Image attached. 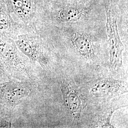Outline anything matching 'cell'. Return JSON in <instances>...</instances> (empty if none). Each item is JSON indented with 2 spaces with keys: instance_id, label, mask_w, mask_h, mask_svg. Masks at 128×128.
<instances>
[{
  "instance_id": "6da1fadb",
  "label": "cell",
  "mask_w": 128,
  "mask_h": 128,
  "mask_svg": "<svg viewBox=\"0 0 128 128\" xmlns=\"http://www.w3.org/2000/svg\"><path fill=\"white\" fill-rule=\"evenodd\" d=\"M42 2L43 28L50 23L73 26L105 17L104 0H48Z\"/></svg>"
},
{
  "instance_id": "7a4b0ae2",
  "label": "cell",
  "mask_w": 128,
  "mask_h": 128,
  "mask_svg": "<svg viewBox=\"0 0 128 128\" xmlns=\"http://www.w3.org/2000/svg\"><path fill=\"white\" fill-rule=\"evenodd\" d=\"M0 60L12 80L32 81L36 79L30 61L20 50L12 37L0 32Z\"/></svg>"
},
{
  "instance_id": "3957f363",
  "label": "cell",
  "mask_w": 128,
  "mask_h": 128,
  "mask_svg": "<svg viewBox=\"0 0 128 128\" xmlns=\"http://www.w3.org/2000/svg\"><path fill=\"white\" fill-rule=\"evenodd\" d=\"M105 15V27L109 52L110 68L118 70L123 64L122 52L124 46L120 36L118 20L124 0H104Z\"/></svg>"
},
{
  "instance_id": "277c9868",
  "label": "cell",
  "mask_w": 128,
  "mask_h": 128,
  "mask_svg": "<svg viewBox=\"0 0 128 128\" xmlns=\"http://www.w3.org/2000/svg\"><path fill=\"white\" fill-rule=\"evenodd\" d=\"M14 21L25 32H38L42 27V0H5Z\"/></svg>"
},
{
  "instance_id": "5b68a950",
  "label": "cell",
  "mask_w": 128,
  "mask_h": 128,
  "mask_svg": "<svg viewBox=\"0 0 128 128\" xmlns=\"http://www.w3.org/2000/svg\"><path fill=\"white\" fill-rule=\"evenodd\" d=\"M18 49L30 62L46 70L50 65L49 50L44 35L36 32H22L12 38Z\"/></svg>"
},
{
  "instance_id": "8992f818",
  "label": "cell",
  "mask_w": 128,
  "mask_h": 128,
  "mask_svg": "<svg viewBox=\"0 0 128 128\" xmlns=\"http://www.w3.org/2000/svg\"><path fill=\"white\" fill-rule=\"evenodd\" d=\"M64 30L70 44L78 53L87 59L95 58V41L92 35L84 30L73 28L71 26L64 27Z\"/></svg>"
},
{
  "instance_id": "52a82bcc",
  "label": "cell",
  "mask_w": 128,
  "mask_h": 128,
  "mask_svg": "<svg viewBox=\"0 0 128 128\" xmlns=\"http://www.w3.org/2000/svg\"><path fill=\"white\" fill-rule=\"evenodd\" d=\"M64 104L74 118H79L85 106V101L73 81L64 79L60 84Z\"/></svg>"
},
{
  "instance_id": "ba28073f",
  "label": "cell",
  "mask_w": 128,
  "mask_h": 128,
  "mask_svg": "<svg viewBox=\"0 0 128 128\" xmlns=\"http://www.w3.org/2000/svg\"><path fill=\"white\" fill-rule=\"evenodd\" d=\"M126 87V82L112 78H104L96 82L91 92L96 97H105L119 94Z\"/></svg>"
},
{
  "instance_id": "9c48e42d",
  "label": "cell",
  "mask_w": 128,
  "mask_h": 128,
  "mask_svg": "<svg viewBox=\"0 0 128 128\" xmlns=\"http://www.w3.org/2000/svg\"><path fill=\"white\" fill-rule=\"evenodd\" d=\"M22 32H25L14 21L7 9L5 0H0V32L12 38Z\"/></svg>"
},
{
  "instance_id": "30bf717a",
  "label": "cell",
  "mask_w": 128,
  "mask_h": 128,
  "mask_svg": "<svg viewBox=\"0 0 128 128\" xmlns=\"http://www.w3.org/2000/svg\"><path fill=\"white\" fill-rule=\"evenodd\" d=\"M15 127L14 119L9 112L0 105V128Z\"/></svg>"
},
{
  "instance_id": "8fae6325",
  "label": "cell",
  "mask_w": 128,
  "mask_h": 128,
  "mask_svg": "<svg viewBox=\"0 0 128 128\" xmlns=\"http://www.w3.org/2000/svg\"><path fill=\"white\" fill-rule=\"evenodd\" d=\"M118 109L119 108L111 110L110 111V112L108 114V116L105 118V119H104L101 122H100V124L99 125V127H101V128H114V126L110 123V120L113 115L114 113L115 112V110H118Z\"/></svg>"
},
{
  "instance_id": "7c38bea8",
  "label": "cell",
  "mask_w": 128,
  "mask_h": 128,
  "mask_svg": "<svg viewBox=\"0 0 128 128\" xmlns=\"http://www.w3.org/2000/svg\"><path fill=\"white\" fill-rule=\"evenodd\" d=\"M10 80L12 79L0 60V82H4Z\"/></svg>"
},
{
  "instance_id": "4fadbf2b",
  "label": "cell",
  "mask_w": 128,
  "mask_h": 128,
  "mask_svg": "<svg viewBox=\"0 0 128 128\" xmlns=\"http://www.w3.org/2000/svg\"><path fill=\"white\" fill-rule=\"evenodd\" d=\"M46 0H42L43 2H44V1H46Z\"/></svg>"
}]
</instances>
